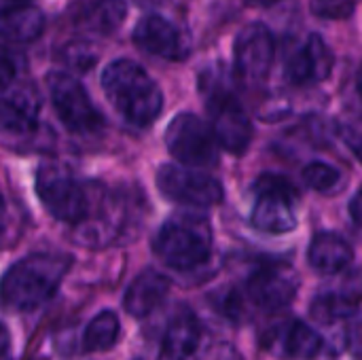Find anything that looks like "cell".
<instances>
[{"label": "cell", "instance_id": "cell-7", "mask_svg": "<svg viewBox=\"0 0 362 360\" xmlns=\"http://www.w3.org/2000/svg\"><path fill=\"white\" fill-rule=\"evenodd\" d=\"M168 151L185 166L208 168L218 161V142L197 115L180 112L165 129Z\"/></svg>", "mask_w": 362, "mask_h": 360}, {"label": "cell", "instance_id": "cell-22", "mask_svg": "<svg viewBox=\"0 0 362 360\" xmlns=\"http://www.w3.org/2000/svg\"><path fill=\"white\" fill-rule=\"evenodd\" d=\"M119 331H121V325H119L117 314L110 310L100 312L98 316L91 318V323L87 325L83 333V350L85 352L110 350L119 342Z\"/></svg>", "mask_w": 362, "mask_h": 360}, {"label": "cell", "instance_id": "cell-11", "mask_svg": "<svg viewBox=\"0 0 362 360\" xmlns=\"http://www.w3.org/2000/svg\"><path fill=\"white\" fill-rule=\"evenodd\" d=\"M299 291V276L291 265L272 263L257 269L246 282V299L257 310L278 312L291 306Z\"/></svg>", "mask_w": 362, "mask_h": 360}, {"label": "cell", "instance_id": "cell-4", "mask_svg": "<svg viewBox=\"0 0 362 360\" xmlns=\"http://www.w3.org/2000/svg\"><path fill=\"white\" fill-rule=\"evenodd\" d=\"M36 195L51 216L78 225L89 216V193L59 161H42L36 170Z\"/></svg>", "mask_w": 362, "mask_h": 360}, {"label": "cell", "instance_id": "cell-19", "mask_svg": "<svg viewBox=\"0 0 362 360\" xmlns=\"http://www.w3.org/2000/svg\"><path fill=\"white\" fill-rule=\"evenodd\" d=\"M362 301V282H350L341 289L322 291L312 301V316L320 323H337L354 316Z\"/></svg>", "mask_w": 362, "mask_h": 360}, {"label": "cell", "instance_id": "cell-1", "mask_svg": "<svg viewBox=\"0 0 362 360\" xmlns=\"http://www.w3.org/2000/svg\"><path fill=\"white\" fill-rule=\"evenodd\" d=\"M66 255L36 252L13 263L0 278V301L15 312H32L45 306L70 272Z\"/></svg>", "mask_w": 362, "mask_h": 360}, {"label": "cell", "instance_id": "cell-13", "mask_svg": "<svg viewBox=\"0 0 362 360\" xmlns=\"http://www.w3.org/2000/svg\"><path fill=\"white\" fill-rule=\"evenodd\" d=\"M134 42L157 57L163 59H185L189 55V45L185 34L165 17L161 15H146L134 30Z\"/></svg>", "mask_w": 362, "mask_h": 360}, {"label": "cell", "instance_id": "cell-9", "mask_svg": "<svg viewBox=\"0 0 362 360\" xmlns=\"http://www.w3.org/2000/svg\"><path fill=\"white\" fill-rule=\"evenodd\" d=\"M157 187L168 199L185 206L210 208L223 202V185L214 176L189 170L185 166H161L157 172Z\"/></svg>", "mask_w": 362, "mask_h": 360}, {"label": "cell", "instance_id": "cell-31", "mask_svg": "<svg viewBox=\"0 0 362 360\" xmlns=\"http://www.w3.org/2000/svg\"><path fill=\"white\" fill-rule=\"evenodd\" d=\"M244 2L255 4V6H269V4H274V2H278V0H244Z\"/></svg>", "mask_w": 362, "mask_h": 360}, {"label": "cell", "instance_id": "cell-18", "mask_svg": "<svg viewBox=\"0 0 362 360\" xmlns=\"http://www.w3.org/2000/svg\"><path fill=\"white\" fill-rule=\"evenodd\" d=\"M308 259L316 272L335 276L350 267V263L354 259V250L341 236L322 231V233L314 236L310 250H308Z\"/></svg>", "mask_w": 362, "mask_h": 360}, {"label": "cell", "instance_id": "cell-2", "mask_svg": "<svg viewBox=\"0 0 362 360\" xmlns=\"http://www.w3.org/2000/svg\"><path fill=\"white\" fill-rule=\"evenodd\" d=\"M100 83L106 100L132 125L144 127L161 115L163 93L140 64L115 59L104 68Z\"/></svg>", "mask_w": 362, "mask_h": 360}, {"label": "cell", "instance_id": "cell-10", "mask_svg": "<svg viewBox=\"0 0 362 360\" xmlns=\"http://www.w3.org/2000/svg\"><path fill=\"white\" fill-rule=\"evenodd\" d=\"M274 55L276 42L267 25L250 23L242 28L233 45V64L238 79L248 87L265 83L274 64Z\"/></svg>", "mask_w": 362, "mask_h": 360}, {"label": "cell", "instance_id": "cell-15", "mask_svg": "<svg viewBox=\"0 0 362 360\" xmlns=\"http://www.w3.org/2000/svg\"><path fill=\"white\" fill-rule=\"evenodd\" d=\"M38 127V104L28 91L0 95V136L30 138Z\"/></svg>", "mask_w": 362, "mask_h": 360}, {"label": "cell", "instance_id": "cell-14", "mask_svg": "<svg viewBox=\"0 0 362 360\" xmlns=\"http://www.w3.org/2000/svg\"><path fill=\"white\" fill-rule=\"evenodd\" d=\"M204 339L197 316L189 310L176 314L163 335L159 360H195Z\"/></svg>", "mask_w": 362, "mask_h": 360}, {"label": "cell", "instance_id": "cell-23", "mask_svg": "<svg viewBox=\"0 0 362 360\" xmlns=\"http://www.w3.org/2000/svg\"><path fill=\"white\" fill-rule=\"evenodd\" d=\"M303 180H305V185H308L310 189L325 193V191H333V189L339 185L341 174H339L333 166H329V163H325V161H314V163L305 166V170H303Z\"/></svg>", "mask_w": 362, "mask_h": 360}, {"label": "cell", "instance_id": "cell-8", "mask_svg": "<svg viewBox=\"0 0 362 360\" xmlns=\"http://www.w3.org/2000/svg\"><path fill=\"white\" fill-rule=\"evenodd\" d=\"M208 93V115L212 123V134L216 142L233 153L242 155L252 140V123L244 106L225 89L206 87Z\"/></svg>", "mask_w": 362, "mask_h": 360}, {"label": "cell", "instance_id": "cell-17", "mask_svg": "<svg viewBox=\"0 0 362 360\" xmlns=\"http://www.w3.org/2000/svg\"><path fill=\"white\" fill-rule=\"evenodd\" d=\"M272 350L288 360H314L322 350V337L305 323H286L272 342Z\"/></svg>", "mask_w": 362, "mask_h": 360}, {"label": "cell", "instance_id": "cell-6", "mask_svg": "<svg viewBox=\"0 0 362 360\" xmlns=\"http://www.w3.org/2000/svg\"><path fill=\"white\" fill-rule=\"evenodd\" d=\"M47 91L59 121L72 134L87 136L102 127V115L93 106L85 87L66 72L47 74Z\"/></svg>", "mask_w": 362, "mask_h": 360}, {"label": "cell", "instance_id": "cell-27", "mask_svg": "<svg viewBox=\"0 0 362 360\" xmlns=\"http://www.w3.org/2000/svg\"><path fill=\"white\" fill-rule=\"evenodd\" d=\"M17 72H19L17 57L11 51L0 49V91H6L11 87V83L17 79Z\"/></svg>", "mask_w": 362, "mask_h": 360}, {"label": "cell", "instance_id": "cell-20", "mask_svg": "<svg viewBox=\"0 0 362 360\" xmlns=\"http://www.w3.org/2000/svg\"><path fill=\"white\" fill-rule=\"evenodd\" d=\"M125 15L127 6L123 0H91L81 4L74 15V25L85 34L108 36L123 23Z\"/></svg>", "mask_w": 362, "mask_h": 360}, {"label": "cell", "instance_id": "cell-34", "mask_svg": "<svg viewBox=\"0 0 362 360\" xmlns=\"http://www.w3.org/2000/svg\"><path fill=\"white\" fill-rule=\"evenodd\" d=\"M0 212H2V197H0Z\"/></svg>", "mask_w": 362, "mask_h": 360}, {"label": "cell", "instance_id": "cell-5", "mask_svg": "<svg viewBox=\"0 0 362 360\" xmlns=\"http://www.w3.org/2000/svg\"><path fill=\"white\" fill-rule=\"evenodd\" d=\"M255 193L257 202L250 221L259 231L280 236L297 227V191L286 178L263 174L255 185Z\"/></svg>", "mask_w": 362, "mask_h": 360}, {"label": "cell", "instance_id": "cell-3", "mask_svg": "<svg viewBox=\"0 0 362 360\" xmlns=\"http://www.w3.org/2000/svg\"><path fill=\"white\" fill-rule=\"evenodd\" d=\"M153 250L172 269H195L210 259L212 227L204 216L187 212L176 214L168 219L157 231Z\"/></svg>", "mask_w": 362, "mask_h": 360}, {"label": "cell", "instance_id": "cell-30", "mask_svg": "<svg viewBox=\"0 0 362 360\" xmlns=\"http://www.w3.org/2000/svg\"><path fill=\"white\" fill-rule=\"evenodd\" d=\"M11 352V333L8 329L0 323V360H4Z\"/></svg>", "mask_w": 362, "mask_h": 360}, {"label": "cell", "instance_id": "cell-12", "mask_svg": "<svg viewBox=\"0 0 362 360\" xmlns=\"http://www.w3.org/2000/svg\"><path fill=\"white\" fill-rule=\"evenodd\" d=\"M333 64L335 57L329 45L318 34H312L286 59V76L293 85L299 87L316 85L331 76Z\"/></svg>", "mask_w": 362, "mask_h": 360}, {"label": "cell", "instance_id": "cell-25", "mask_svg": "<svg viewBox=\"0 0 362 360\" xmlns=\"http://www.w3.org/2000/svg\"><path fill=\"white\" fill-rule=\"evenodd\" d=\"M339 136L362 161V115H348L339 121Z\"/></svg>", "mask_w": 362, "mask_h": 360}, {"label": "cell", "instance_id": "cell-33", "mask_svg": "<svg viewBox=\"0 0 362 360\" xmlns=\"http://www.w3.org/2000/svg\"><path fill=\"white\" fill-rule=\"evenodd\" d=\"M140 4H155V2H159V0H138Z\"/></svg>", "mask_w": 362, "mask_h": 360}, {"label": "cell", "instance_id": "cell-29", "mask_svg": "<svg viewBox=\"0 0 362 360\" xmlns=\"http://www.w3.org/2000/svg\"><path fill=\"white\" fill-rule=\"evenodd\" d=\"M350 216H352L356 229L362 233V187L358 189V193L352 197V202H350Z\"/></svg>", "mask_w": 362, "mask_h": 360}, {"label": "cell", "instance_id": "cell-32", "mask_svg": "<svg viewBox=\"0 0 362 360\" xmlns=\"http://www.w3.org/2000/svg\"><path fill=\"white\" fill-rule=\"evenodd\" d=\"M356 89H358V95H361L362 100V66L361 70H358V79H356Z\"/></svg>", "mask_w": 362, "mask_h": 360}, {"label": "cell", "instance_id": "cell-21", "mask_svg": "<svg viewBox=\"0 0 362 360\" xmlns=\"http://www.w3.org/2000/svg\"><path fill=\"white\" fill-rule=\"evenodd\" d=\"M45 30V15L32 4H15L0 11V38L11 42H32Z\"/></svg>", "mask_w": 362, "mask_h": 360}, {"label": "cell", "instance_id": "cell-24", "mask_svg": "<svg viewBox=\"0 0 362 360\" xmlns=\"http://www.w3.org/2000/svg\"><path fill=\"white\" fill-rule=\"evenodd\" d=\"M356 8V0H312V13L322 19H348Z\"/></svg>", "mask_w": 362, "mask_h": 360}, {"label": "cell", "instance_id": "cell-16", "mask_svg": "<svg viewBox=\"0 0 362 360\" xmlns=\"http://www.w3.org/2000/svg\"><path fill=\"white\" fill-rule=\"evenodd\" d=\"M168 293L170 280L155 269H146L140 276H136L129 289L125 291L123 308L134 318H146L165 301Z\"/></svg>", "mask_w": 362, "mask_h": 360}, {"label": "cell", "instance_id": "cell-28", "mask_svg": "<svg viewBox=\"0 0 362 360\" xmlns=\"http://www.w3.org/2000/svg\"><path fill=\"white\" fill-rule=\"evenodd\" d=\"M348 346H350V352L356 356V359L362 360V320L356 323L350 333H348Z\"/></svg>", "mask_w": 362, "mask_h": 360}, {"label": "cell", "instance_id": "cell-26", "mask_svg": "<svg viewBox=\"0 0 362 360\" xmlns=\"http://www.w3.org/2000/svg\"><path fill=\"white\" fill-rule=\"evenodd\" d=\"M66 53H68V64L78 68V72H87V68L95 64V49L87 40L78 45H70Z\"/></svg>", "mask_w": 362, "mask_h": 360}]
</instances>
